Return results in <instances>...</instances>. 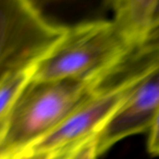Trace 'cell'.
Here are the masks:
<instances>
[{
	"mask_svg": "<svg viewBox=\"0 0 159 159\" xmlns=\"http://www.w3.org/2000/svg\"><path fill=\"white\" fill-rule=\"evenodd\" d=\"M101 80L32 79L0 121V159H17L54 130L91 95Z\"/></svg>",
	"mask_w": 159,
	"mask_h": 159,
	"instance_id": "1",
	"label": "cell"
},
{
	"mask_svg": "<svg viewBox=\"0 0 159 159\" xmlns=\"http://www.w3.org/2000/svg\"><path fill=\"white\" fill-rule=\"evenodd\" d=\"M136 48L113 20L78 23L67 27L33 79L102 78Z\"/></svg>",
	"mask_w": 159,
	"mask_h": 159,
	"instance_id": "2",
	"label": "cell"
},
{
	"mask_svg": "<svg viewBox=\"0 0 159 159\" xmlns=\"http://www.w3.org/2000/svg\"><path fill=\"white\" fill-rule=\"evenodd\" d=\"M66 30L47 20L32 2L0 0V76L36 71Z\"/></svg>",
	"mask_w": 159,
	"mask_h": 159,
	"instance_id": "3",
	"label": "cell"
},
{
	"mask_svg": "<svg viewBox=\"0 0 159 159\" xmlns=\"http://www.w3.org/2000/svg\"><path fill=\"white\" fill-rule=\"evenodd\" d=\"M157 62L146 71L130 78L97 86L91 95L64 121L18 158L60 152L79 143L95 133L101 132Z\"/></svg>",
	"mask_w": 159,
	"mask_h": 159,
	"instance_id": "4",
	"label": "cell"
},
{
	"mask_svg": "<svg viewBox=\"0 0 159 159\" xmlns=\"http://www.w3.org/2000/svg\"><path fill=\"white\" fill-rule=\"evenodd\" d=\"M159 114V61L99 134V156L121 140L145 132Z\"/></svg>",
	"mask_w": 159,
	"mask_h": 159,
	"instance_id": "5",
	"label": "cell"
},
{
	"mask_svg": "<svg viewBox=\"0 0 159 159\" xmlns=\"http://www.w3.org/2000/svg\"><path fill=\"white\" fill-rule=\"evenodd\" d=\"M155 4L156 0H119L111 3L115 13L113 20L137 48L153 28Z\"/></svg>",
	"mask_w": 159,
	"mask_h": 159,
	"instance_id": "6",
	"label": "cell"
},
{
	"mask_svg": "<svg viewBox=\"0 0 159 159\" xmlns=\"http://www.w3.org/2000/svg\"><path fill=\"white\" fill-rule=\"evenodd\" d=\"M34 73L35 70H27L0 76V121L8 115Z\"/></svg>",
	"mask_w": 159,
	"mask_h": 159,
	"instance_id": "7",
	"label": "cell"
},
{
	"mask_svg": "<svg viewBox=\"0 0 159 159\" xmlns=\"http://www.w3.org/2000/svg\"><path fill=\"white\" fill-rule=\"evenodd\" d=\"M99 134L95 133L67 151L65 159H97L99 157Z\"/></svg>",
	"mask_w": 159,
	"mask_h": 159,
	"instance_id": "8",
	"label": "cell"
},
{
	"mask_svg": "<svg viewBox=\"0 0 159 159\" xmlns=\"http://www.w3.org/2000/svg\"><path fill=\"white\" fill-rule=\"evenodd\" d=\"M138 48L148 53H159V24L148 32Z\"/></svg>",
	"mask_w": 159,
	"mask_h": 159,
	"instance_id": "9",
	"label": "cell"
},
{
	"mask_svg": "<svg viewBox=\"0 0 159 159\" xmlns=\"http://www.w3.org/2000/svg\"><path fill=\"white\" fill-rule=\"evenodd\" d=\"M148 151L154 156H159V114L149 129Z\"/></svg>",
	"mask_w": 159,
	"mask_h": 159,
	"instance_id": "10",
	"label": "cell"
},
{
	"mask_svg": "<svg viewBox=\"0 0 159 159\" xmlns=\"http://www.w3.org/2000/svg\"><path fill=\"white\" fill-rule=\"evenodd\" d=\"M159 24V0H156L154 10V25L153 28Z\"/></svg>",
	"mask_w": 159,
	"mask_h": 159,
	"instance_id": "11",
	"label": "cell"
},
{
	"mask_svg": "<svg viewBox=\"0 0 159 159\" xmlns=\"http://www.w3.org/2000/svg\"><path fill=\"white\" fill-rule=\"evenodd\" d=\"M17 159H39V157L37 156H26V157H21Z\"/></svg>",
	"mask_w": 159,
	"mask_h": 159,
	"instance_id": "12",
	"label": "cell"
}]
</instances>
